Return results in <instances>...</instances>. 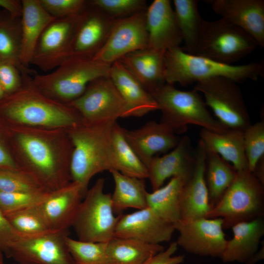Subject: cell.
<instances>
[{
  "mask_svg": "<svg viewBox=\"0 0 264 264\" xmlns=\"http://www.w3.org/2000/svg\"><path fill=\"white\" fill-rule=\"evenodd\" d=\"M23 77L15 65L0 59V86L5 95L12 94L22 86Z\"/></svg>",
  "mask_w": 264,
  "mask_h": 264,
  "instance_id": "obj_43",
  "label": "cell"
},
{
  "mask_svg": "<svg viewBox=\"0 0 264 264\" xmlns=\"http://www.w3.org/2000/svg\"><path fill=\"white\" fill-rule=\"evenodd\" d=\"M109 77L125 103L126 117H141L159 109L153 96L119 61L110 65Z\"/></svg>",
  "mask_w": 264,
  "mask_h": 264,
  "instance_id": "obj_24",
  "label": "cell"
},
{
  "mask_svg": "<svg viewBox=\"0 0 264 264\" xmlns=\"http://www.w3.org/2000/svg\"><path fill=\"white\" fill-rule=\"evenodd\" d=\"M0 135V169L19 170L20 168L14 157L10 144H8Z\"/></svg>",
  "mask_w": 264,
  "mask_h": 264,
  "instance_id": "obj_46",
  "label": "cell"
},
{
  "mask_svg": "<svg viewBox=\"0 0 264 264\" xmlns=\"http://www.w3.org/2000/svg\"><path fill=\"white\" fill-rule=\"evenodd\" d=\"M9 128L12 152L20 169L33 176L46 191L71 181L73 145L67 129L14 125Z\"/></svg>",
  "mask_w": 264,
  "mask_h": 264,
  "instance_id": "obj_1",
  "label": "cell"
},
{
  "mask_svg": "<svg viewBox=\"0 0 264 264\" xmlns=\"http://www.w3.org/2000/svg\"><path fill=\"white\" fill-rule=\"evenodd\" d=\"M45 190L32 192H0V209L4 214L33 206L43 198Z\"/></svg>",
  "mask_w": 264,
  "mask_h": 264,
  "instance_id": "obj_41",
  "label": "cell"
},
{
  "mask_svg": "<svg viewBox=\"0 0 264 264\" xmlns=\"http://www.w3.org/2000/svg\"><path fill=\"white\" fill-rule=\"evenodd\" d=\"M148 48L161 51L180 46L182 38L171 1L154 0L146 11Z\"/></svg>",
  "mask_w": 264,
  "mask_h": 264,
  "instance_id": "obj_21",
  "label": "cell"
},
{
  "mask_svg": "<svg viewBox=\"0 0 264 264\" xmlns=\"http://www.w3.org/2000/svg\"><path fill=\"white\" fill-rule=\"evenodd\" d=\"M124 133L128 142L146 167L155 154L172 150L180 139L164 123L154 121L148 122L137 129H124Z\"/></svg>",
  "mask_w": 264,
  "mask_h": 264,
  "instance_id": "obj_23",
  "label": "cell"
},
{
  "mask_svg": "<svg viewBox=\"0 0 264 264\" xmlns=\"http://www.w3.org/2000/svg\"><path fill=\"white\" fill-rule=\"evenodd\" d=\"M68 230L21 236L7 257L20 264H76L66 243Z\"/></svg>",
  "mask_w": 264,
  "mask_h": 264,
  "instance_id": "obj_12",
  "label": "cell"
},
{
  "mask_svg": "<svg viewBox=\"0 0 264 264\" xmlns=\"http://www.w3.org/2000/svg\"><path fill=\"white\" fill-rule=\"evenodd\" d=\"M195 163V151H192L190 139L183 136L170 152L162 156H154L147 165L148 178L153 191L162 187L165 181L170 177L189 178Z\"/></svg>",
  "mask_w": 264,
  "mask_h": 264,
  "instance_id": "obj_22",
  "label": "cell"
},
{
  "mask_svg": "<svg viewBox=\"0 0 264 264\" xmlns=\"http://www.w3.org/2000/svg\"><path fill=\"white\" fill-rule=\"evenodd\" d=\"M41 190H44L27 173L20 169H0V192H32Z\"/></svg>",
  "mask_w": 264,
  "mask_h": 264,
  "instance_id": "obj_39",
  "label": "cell"
},
{
  "mask_svg": "<svg viewBox=\"0 0 264 264\" xmlns=\"http://www.w3.org/2000/svg\"><path fill=\"white\" fill-rule=\"evenodd\" d=\"M195 156L194 170L181 196L180 220L206 218L212 208L205 177L206 150L200 140L195 151Z\"/></svg>",
  "mask_w": 264,
  "mask_h": 264,
  "instance_id": "obj_20",
  "label": "cell"
},
{
  "mask_svg": "<svg viewBox=\"0 0 264 264\" xmlns=\"http://www.w3.org/2000/svg\"><path fill=\"white\" fill-rule=\"evenodd\" d=\"M264 244L262 248L252 257V258L245 264H255V263L264 258Z\"/></svg>",
  "mask_w": 264,
  "mask_h": 264,
  "instance_id": "obj_49",
  "label": "cell"
},
{
  "mask_svg": "<svg viewBox=\"0 0 264 264\" xmlns=\"http://www.w3.org/2000/svg\"><path fill=\"white\" fill-rule=\"evenodd\" d=\"M233 238L227 242L220 257L223 262H237L245 264L258 252L264 235L262 218L238 223L231 227Z\"/></svg>",
  "mask_w": 264,
  "mask_h": 264,
  "instance_id": "obj_26",
  "label": "cell"
},
{
  "mask_svg": "<svg viewBox=\"0 0 264 264\" xmlns=\"http://www.w3.org/2000/svg\"><path fill=\"white\" fill-rule=\"evenodd\" d=\"M194 89L203 94L206 106L226 128L243 132L252 124L242 91L235 82L215 77L196 83Z\"/></svg>",
  "mask_w": 264,
  "mask_h": 264,
  "instance_id": "obj_10",
  "label": "cell"
},
{
  "mask_svg": "<svg viewBox=\"0 0 264 264\" xmlns=\"http://www.w3.org/2000/svg\"><path fill=\"white\" fill-rule=\"evenodd\" d=\"M105 181L97 179L78 207L71 227L79 241L107 242L114 237L119 216L114 215L111 194L104 192Z\"/></svg>",
  "mask_w": 264,
  "mask_h": 264,
  "instance_id": "obj_8",
  "label": "cell"
},
{
  "mask_svg": "<svg viewBox=\"0 0 264 264\" xmlns=\"http://www.w3.org/2000/svg\"><path fill=\"white\" fill-rule=\"evenodd\" d=\"M84 197L80 185L71 181L60 189L46 191L35 206L50 230H68Z\"/></svg>",
  "mask_w": 264,
  "mask_h": 264,
  "instance_id": "obj_18",
  "label": "cell"
},
{
  "mask_svg": "<svg viewBox=\"0 0 264 264\" xmlns=\"http://www.w3.org/2000/svg\"><path fill=\"white\" fill-rule=\"evenodd\" d=\"M146 11L115 19L107 40L92 58L110 66L128 53L147 48Z\"/></svg>",
  "mask_w": 264,
  "mask_h": 264,
  "instance_id": "obj_13",
  "label": "cell"
},
{
  "mask_svg": "<svg viewBox=\"0 0 264 264\" xmlns=\"http://www.w3.org/2000/svg\"><path fill=\"white\" fill-rule=\"evenodd\" d=\"M68 104L85 124H104L126 117L125 103L110 77L92 81L80 96Z\"/></svg>",
  "mask_w": 264,
  "mask_h": 264,
  "instance_id": "obj_11",
  "label": "cell"
},
{
  "mask_svg": "<svg viewBox=\"0 0 264 264\" xmlns=\"http://www.w3.org/2000/svg\"><path fill=\"white\" fill-rule=\"evenodd\" d=\"M199 137L206 151L218 154L230 163L237 172L248 170L243 131L229 129L219 133L202 128Z\"/></svg>",
  "mask_w": 264,
  "mask_h": 264,
  "instance_id": "obj_28",
  "label": "cell"
},
{
  "mask_svg": "<svg viewBox=\"0 0 264 264\" xmlns=\"http://www.w3.org/2000/svg\"><path fill=\"white\" fill-rule=\"evenodd\" d=\"M115 122L82 123L67 129L73 145L70 164L71 181L80 185L85 196L91 179L95 175L105 171H116L112 141V129Z\"/></svg>",
  "mask_w": 264,
  "mask_h": 264,
  "instance_id": "obj_3",
  "label": "cell"
},
{
  "mask_svg": "<svg viewBox=\"0 0 264 264\" xmlns=\"http://www.w3.org/2000/svg\"><path fill=\"white\" fill-rule=\"evenodd\" d=\"M152 95L161 111L160 122L176 134L185 132L189 125L219 133L229 130L211 115L199 92L194 89L181 90L165 83Z\"/></svg>",
  "mask_w": 264,
  "mask_h": 264,
  "instance_id": "obj_6",
  "label": "cell"
},
{
  "mask_svg": "<svg viewBox=\"0 0 264 264\" xmlns=\"http://www.w3.org/2000/svg\"><path fill=\"white\" fill-rule=\"evenodd\" d=\"M88 2L115 19L128 17L147 8L144 0H91Z\"/></svg>",
  "mask_w": 264,
  "mask_h": 264,
  "instance_id": "obj_40",
  "label": "cell"
},
{
  "mask_svg": "<svg viewBox=\"0 0 264 264\" xmlns=\"http://www.w3.org/2000/svg\"><path fill=\"white\" fill-rule=\"evenodd\" d=\"M56 19L44 29L36 44L31 64L44 71L55 69L66 59L80 15Z\"/></svg>",
  "mask_w": 264,
  "mask_h": 264,
  "instance_id": "obj_16",
  "label": "cell"
},
{
  "mask_svg": "<svg viewBox=\"0 0 264 264\" xmlns=\"http://www.w3.org/2000/svg\"><path fill=\"white\" fill-rule=\"evenodd\" d=\"M66 243L76 264H110L107 242H83L67 236Z\"/></svg>",
  "mask_w": 264,
  "mask_h": 264,
  "instance_id": "obj_37",
  "label": "cell"
},
{
  "mask_svg": "<svg viewBox=\"0 0 264 264\" xmlns=\"http://www.w3.org/2000/svg\"><path fill=\"white\" fill-rule=\"evenodd\" d=\"M165 82L186 86L215 77H224L237 83L257 81L264 76V61L242 65L222 63L184 51L180 46L165 52Z\"/></svg>",
  "mask_w": 264,
  "mask_h": 264,
  "instance_id": "obj_4",
  "label": "cell"
},
{
  "mask_svg": "<svg viewBox=\"0 0 264 264\" xmlns=\"http://www.w3.org/2000/svg\"><path fill=\"white\" fill-rule=\"evenodd\" d=\"M5 95L2 88H1V86H0V100L2 99L4 96Z\"/></svg>",
  "mask_w": 264,
  "mask_h": 264,
  "instance_id": "obj_50",
  "label": "cell"
},
{
  "mask_svg": "<svg viewBox=\"0 0 264 264\" xmlns=\"http://www.w3.org/2000/svg\"><path fill=\"white\" fill-rule=\"evenodd\" d=\"M110 172L115 184L111 195L115 214H122L128 208L140 210L148 207L144 179L126 176L116 170Z\"/></svg>",
  "mask_w": 264,
  "mask_h": 264,
  "instance_id": "obj_29",
  "label": "cell"
},
{
  "mask_svg": "<svg viewBox=\"0 0 264 264\" xmlns=\"http://www.w3.org/2000/svg\"><path fill=\"white\" fill-rule=\"evenodd\" d=\"M205 177L212 207L234 181L237 171L218 154L206 151Z\"/></svg>",
  "mask_w": 264,
  "mask_h": 264,
  "instance_id": "obj_34",
  "label": "cell"
},
{
  "mask_svg": "<svg viewBox=\"0 0 264 264\" xmlns=\"http://www.w3.org/2000/svg\"><path fill=\"white\" fill-rule=\"evenodd\" d=\"M118 216L114 237L159 244L170 241L175 231L173 224L161 219L148 207Z\"/></svg>",
  "mask_w": 264,
  "mask_h": 264,
  "instance_id": "obj_17",
  "label": "cell"
},
{
  "mask_svg": "<svg viewBox=\"0 0 264 264\" xmlns=\"http://www.w3.org/2000/svg\"><path fill=\"white\" fill-rule=\"evenodd\" d=\"M264 159L262 158L257 164L253 172V174L264 185Z\"/></svg>",
  "mask_w": 264,
  "mask_h": 264,
  "instance_id": "obj_48",
  "label": "cell"
},
{
  "mask_svg": "<svg viewBox=\"0 0 264 264\" xmlns=\"http://www.w3.org/2000/svg\"><path fill=\"white\" fill-rule=\"evenodd\" d=\"M163 250L160 244L113 237L107 242L106 251L110 264H143Z\"/></svg>",
  "mask_w": 264,
  "mask_h": 264,
  "instance_id": "obj_31",
  "label": "cell"
},
{
  "mask_svg": "<svg viewBox=\"0 0 264 264\" xmlns=\"http://www.w3.org/2000/svg\"><path fill=\"white\" fill-rule=\"evenodd\" d=\"M20 237L0 209V251L7 257L10 249Z\"/></svg>",
  "mask_w": 264,
  "mask_h": 264,
  "instance_id": "obj_44",
  "label": "cell"
},
{
  "mask_svg": "<svg viewBox=\"0 0 264 264\" xmlns=\"http://www.w3.org/2000/svg\"><path fill=\"white\" fill-rule=\"evenodd\" d=\"M165 52L147 48L128 53L118 61L152 94L166 82Z\"/></svg>",
  "mask_w": 264,
  "mask_h": 264,
  "instance_id": "obj_25",
  "label": "cell"
},
{
  "mask_svg": "<svg viewBox=\"0 0 264 264\" xmlns=\"http://www.w3.org/2000/svg\"><path fill=\"white\" fill-rule=\"evenodd\" d=\"M257 46L248 33L223 19L205 20L195 55L232 65L250 54Z\"/></svg>",
  "mask_w": 264,
  "mask_h": 264,
  "instance_id": "obj_9",
  "label": "cell"
},
{
  "mask_svg": "<svg viewBox=\"0 0 264 264\" xmlns=\"http://www.w3.org/2000/svg\"><path fill=\"white\" fill-rule=\"evenodd\" d=\"M22 42L21 17L13 16L4 10H0V59L15 65L22 74L33 77L37 72L24 67L20 61Z\"/></svg>",
  "mask_w": 264,
  "mask_h": 264,
  "instance_id": "obj_32",
  "label": "cell"
},
{
  "mask_svg": "<svg viewBox=\"0 0 264 264\" xmlns=\"http://www.w3.org/2000/svg\"><path fill=\"white\" fill-rule=\"evenodd\" d=\"M197 0H174V9L186 52L195 55L204 20L198 11Z\"/></svg>",
  "mask_w": 264,
  "mask_h": 264,
  "instance_id": "obj_33",
  "label": "cell"
},
{
  "mask_svg": "<svg viewBox=\"0 0 264 264\" xmlns=\"http://www.w3.org/2000/svg\"><path fill=\"white\" fill-rule=\"evenodd\" d=\"M21 17L22 42L20 56L22 65L29 67L40 37L47 26L56 18L43 7L40 0H22Z\"/></svg>",
  "mask_w": 264,
  "mask_h": 264,
  "instance_id": "obj_27",
  "label": "cell"
},
{
  "mask_svg": "<svg viewBox=\"0 0 264 264\" xmlns=\"http://www.w3.org/2000/svg\"><path fill=\"white\" fill-rule=\"evenodd\" d=\"M3 263V253L0 251V264Z\"/></svg>",
  "mask_w": 264,
  "mask_h": 264,
  "instance_id": "obj_51",
  "label": "cell"
},
{
  "mask_svg": "<svg viewBox=\"0 0 264 264\" xmlns=\"http://www.w3.org/2000/svg\"><path fill=\"white\" fill-rule=\"evenodd\" d=\"M213 11L240 28L264 46V0H209Z\"/></svg>",
  "mask_w": 264,
  "mask_h": 264,
  "instance_id": "obj_19",
  "label": "cell"
},
{
  "mask_svg": "<svg viewBox=\"0 0 264 264\" xmlns=\"http://www.w3.org/2000/svg\"><path fill=\"white\" fill-rule=\"evenodd\" d=\"M4 264V263H2V264Z\"/></svg>",
  "mask_w": 264,
  "mask_h": 264,
  "instance_id": "obj_52",
  "label": "cell"
},
{
  "mask_svg": "<svg viewBox=\"0 0 264 264\" xmlns=\"http://www.w3.org/2000/svg\"><path fill=\"white\" fill-rule=\"evenodd\" d=\"M245 154L248 170L253 173L258 162L264 157V121L251 124L243 131Z\"/></svg>",
  "mask_w": 264,
  "mask_h": 264,
  "instance_id": "obj_38",
  "label": "cell"
},
{
  "mask_svg": "<svg viewBox=\"0 0 264 264\" xmlns=\"http://www.w3.org/2000/svg\"><path fill=\"white\" fill-rule=\"evenodd\" d=\"M178 245L176 242L170 243L166 250L157 253L143 264H180L184 262V255L173 256Z\"/></svg>",
  "mask_w": 264,
  "mask_h": 264,
  "instance_id": "obj_45",
  "label": "cell"
},
{
  "mask_svg": "<svg viewBox=\"0 0 264 264\" xmlns=\"http://www.w3.org/2000/svg\"><path fill=\"white\" fill-rule=\"evenodd\" d=\"M115 20L88 2L76 23L66 60L92 58L107 40Z\"/></svg>",
  "mask_w": 264,
  "mask_h": 264,
  "instance_id": "obj_15",
  "label": "cell"
},
{
  "mask_svg": "<svg viewBox=\"0 0 264 264\" xmlns=\"http://www.w3.org/2000/svg\"><path fill=\"white\" fill-rule=\"evenodd\" d=\"M264 211V185L248 170L236 176L206 218H220L223 229L242 222L262 218Z\"/></svg>",
  "mask_w": 264,
  "mask_h": 264,
  "instance_id": "obj_7",
  "label": "cell"
},
{
  "mask_svg": "<svg viewBox=\"0 0 264 264\" xmlns=\"http://www.w3.org/2000/svg\"><path fill=\"white\" fill-rule=\"evenodd\" d=\"M0 7L11 15L21 17L22 12V1L20 0H0Z\"/></svg>",
  "mask_w": 264,
  "mask_h": 264,
  "instance_id": "obj_47",
  "label": "cell"
},
{
  "mask_svg": "<svg viewBox=\"0 0 264 264\" xmlns=\"http://www.w3.org/2000/svg\"><path fill=\"white\" fill-rule=\"evenodd\" d=\"M110 66L92 58H70L50 73L32 77L35 87L48 97L69 104L80 96L92 81L109 77Z\"/></svg>",
  "mask_w": 264,
  "mask_h": 264,
  "instance_id": "obj_5",
  "label": "cell"
},
{
  "mask_svg": "<svg viewBox=\"0 0 264 264\" xmlns=\"http://www.w3.org/2000/svg\"><path fill=\"white\" fill-rule=\"evenodd\" d=\"M21 236H29L51 230L35 205L4 214Z\"/></svg>",
  "mask_w": 264,
  "mask_h": 264,
  "instance_id": "obj_36",
  "label": "cell"
},
{
  "mask_svg": "<svg viewBox=\"0 0 264 264\" xmlns=\"http://www.w3.org/2000/svg\"><path fill=\"white\" fill-rule=\"evenodd\" d=\"M124 129L117 122L113 124L112 129L116 171L126 176L148 178L147 169L126 140Z\"/></svg>",
  "mask_w": 264,
  "mask_h": 264,
  "instance_id": "obj_35",
  "label": "cell"
},
{
  "mask_svg": "<svg viewBox=\"0 0 264 264\" xmlns=\"http://www.w3.org/2000/svg\"><path fill=\"white\" fill-rule=\"evenodd\" d=\"M22 74L21 87L0 100V115L9 124L68 129L84 123L72 106L45 96L35 87L32 76Z\"/></svg>",
  "mask_w": 264,
  "mask_h": 264,
  "instance_id": "obj_2",
  "label": "cell"
},
{
  "mask_svg": "<svg viewBox=\"0 0 264 264\" xmlns=\"http://www.w3.org/2000/svg\"><path fill=\"white\" fill-rule=\"evenodd\" d=\"M44 9L52 17L63 18L79 15L88 5L86 0H40Z\"/></svg>",
  "mask_w": 264,
  "mask_h": 264,
  "instance_id": "obj_42",
  "label": "cell"
},
{
  "mask_svg": "<svg viewBox=\"0 0 264 264\" xmlns=\"http://www.w3.org/2000/svg\"><path fill=\"white\" fill-rule=\"evenodd\" d=\"M188 178L174 176L164 186L147 192L148 207L167 222L174 225L180 220V202L182 190Z\"/></svg>",
  "mask_w": 264,
  "mask_h": 264,
  "instance_id": "obj_30",
  "label": "cell"
},
{
  "mask_svg": "<svg viewBox=\"0 0 264 264\" xmlns=\"http://www.w3.org/2000/svg\"><path fill=\"white\" fill-rule=\"evenodd\" d=\"M174 226L179 233L177 245L187 252L221 257L227 242L221 218L179 220Z\"/></svg>",
  "mask_w": 264,
  "mask_h": 264,
  "instance_id": "obj_14",
  "label": "cell"
}]
</instances>
